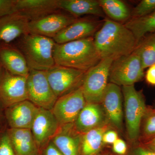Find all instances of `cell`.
<instances>
[{"instance_id":"obj_1","label":"cell","mask_w":155,"mask_h":155,"mask_svg":"<svg viewBox=\"0 0 155 155\" xmlns=\"http://www.w3.org/2000/svg\"><path fill=\"white\" fill-rule=\"evenodd\" d=\"M94 39L101 60H114L128 55L133 52L137 44L133 34L124 24L109 19L104 20Z\"/></svg>"},{"instance_id":"obj_2","label":"cell","mask_w":155,"mask_h":155,"mask_svg":"<svg viewBox=\"0 0 155 155\" xmlns=\"http://www.w3.org/2000/svg\"><path fill=\"white\" fill-rule=\"evenodd\" d=\"M54 58L56 65L87 72L101 61L93 37L55 44Z\"/></svg>"},{"instance_id":"obj_3","label":"cell","mask_w":155,"mask_h":155,"mask_svg":"<svg viewBox=\"0 0 155 155\" xmlns=\"http://www.w3.org/2000/svg\"><path fill=\"white\" fill-rule=\"evenodd\" d=\"M25 57L29 69L46 71L55 65L53 38L28 33L12 43Z\"/></svg>"},{"instance_id":"obj_4","label":"cell","mask_w":155,"mask_h":155,"mask_svg":"<svg viewBox=\"0 0 155 155\" xmlns=\"http://www.w3.org/2000/svg\"><path fill=\"white\" fill-rule=\"evenodd\" d=\"M122 91L126 135L130 144H133L139 142L142 120L147 106L142 93L134 85L122 86Z\"/></svg>"},{"instance_id":"obj_5","label":"cell","mask_w":155,"mask_h":155,"mask_svg":"<svg viewBox=\"0 0 155 155\" xmlns=\"http://www.w3.org/2000/svg\"><path fill=\"white\" fill-rule=\"evenodd\" d=\"M144 76V69L138 56L133 52L112 62L109 72L110 83L118 86L134 85Z\"/></svg>"},{"instance_id":"obj_6","label":"cell","mask_w":155,"mask_h":155,"mask_svg":"<svg viewBox=\"0 0 155 155\" xmlns=\"http://www.w3.org/2000/svg\"><path fill=\"white\" fill-rule=\"evenodd\" d=\"M114 60H101L85 73L81 87L87 103L101 104L107 86L110 67Z\"/></svg>"},{"instance_id":"obj_7","label":"cell","mask_w":155,"mask_h":155,"mask_svg":"<svg viewBox=\"0 0 155 155\" xmlns=\"http://www.w3.org/2000/svg\"><path fill=\"white\" fill-rule=\"evenodd\" d=\"M26 86L28 101L38 108L51 110L58 98L50 85L45 71L30 69Z\"/></svg>"},{"instance_id":"obj_8","label":"cell","mask_w":155,"mask_h":155,"mask_svg":"<svg viewBox=\"0 0 155 155\" xmlns=\"http://www.w3.org/2000/svg\"><path fill=\"white\" fill-rule=\"evenodd\" d=\"M45 72L50 85L58 98L81 87L86 72L56 64Z\"/></svg>"},{"instance_id":"obj_9","label":"cell","mask_w":155,"mask_h":155,"mask_svg":"<svg viewBox=\"0 0 155 155\" xmlns=\"http://www.w3.org/2000/svg\"><path fill=\"white\" fill-rule=\"evenodd\" d=\"M86 103L80 87L58 98L51 111L60 125L73 124Z\"/></svg>"},{"instance_id":"obj_10","label":"cell","mask_w":155,"mask_h":155,"mask_svg":"<svg viewBox=\"0 0 155 155\" xmlns=\"http://www.w3.org/2000/svg\"><path fill=\"white\" fill-rule=\"evenodd\" d=\"M26 81L27 78L11 74L2 67L0 72V103L6 108L28 100Z\"/></svg>"},{"instance_id":"obj_11","label":"cell","mask_w":155,"mask_h":155,"mask_svg":"<svg viewBox=\"0 0 155 155\" xmlns=\"http://www.w3.org/2000/svg\"><path fill=\"white\" fill-rule=\"evenodd\" d=\"M122 89L114 84L108 83L101 104L108 122L118 132L123 130L124 111Z\"/></svg>"},{"instance_id":"obj_12","label":"cell","mask_w":155,"mask_h":155,"mask_svg":"<svg viewBox=\"0 0 155 155\" xmlns=\"http://www.w3.org/2000/svg\"><path fill=\"white\" fill-rule=\"evenodd\" d=\"M61 11L29 22V33L53 38L78 18Z\"/></svg>"},{"instance_id":"obj_13","label":"cell","mask_w":155,"mask_h":155,"mask_svg":"<svg viewBox=\"0 0 155 155\" xmlns=\"http://www.w3.org/2000/svg\"><path fill=\"white\" fill-rule=\"evenodd\" d=\"M60 126L51 111L38 108L30 129L39 149L51 140Z\"/></svg>"},{"instance_id":"obj_14","label":"cell","mask_w":155,"mask_h":155,"mask_svg":"<svg viewBox=\"0 0 155 155\" xmlns=\"http://www.w3.org/2000/svg\"><path fill=\"white\" fill-rule=\"evenodd\" d=\"M102 24L94 19L77 18L53 39L56 43L61 44L92 37Z\"/></svg>"},{"instance_id":"obj_15","label":"cell","mask_w":155,"mask_h":155,"mask_svg":"<svg viewBox=\"0 0 155 155\" xmlns=\"http://www.w3.org/2000/svg\"><path fill=\"white\" fill-rule=\"evenodd\" d=\"M38 108L28 100L6 108L5 115L10 128L30 129Z\"/></svg>"},{"instance_id":"obj_16","label":"cell","mask_w":155,"mask_h":155,"mask_svg":"<svg viewBox=\"0 0 155 155\" xmlns=\"http://www.w3.org/2000/svg\"><path fill=\"white\" fill-rule=\"evenodd\" d=\"M60 11L58 0H16L14 8L29 22Z\"/></svg>"},{"instance_id":"obj_17","label":"cell","mask_w":155,"mask_h":155,"mask_svg":"<svg viewBox=\"0 0 155 155\" xmlns=\"http://www.w3.org/2000/svg\"><path fill=\"white\" fill-rule=\"evenodd\" d=\"M29 22L17 12L0 17V45L12 43L22 35L29 33Z\"/></svg>"},{"instance_id":"obj_18","label":"cell","mask_w":155,"mask_h":155,"mask_svg":"<svg viewBox=\"0 0 155 155\" xmlns=\"http://www.w3.org/2000/svg\"><path fill=\"white\" fill-rule=\"evenodd\" d=\"M0 63L11 74L25 78L29 75L30 69L25 57L13 44L0 45Z\"/></svg>"},{"instance_id":"obj_19","label":"cell","mask_w":155,"mask_h":155,"mask_svg":"<svg viewBox=\"0 0 155 155\" xmlns=\"http://www.w3.org/2000/svg\"><path fill=\"white\" fill-rule=\"evenodd\" d=\"M109 123L101 104L86 103L74 123L75 130L80 134Z\"/></svg>"},{"instance_id":"obj_20","label":"cell","mask_w":155,"mask_h":155,"mask_svg":"<svg viewBox=\"0 0 155 155\" xmlns=\"http://www.w3.org/2000/svg\"><path fill=\"white\" fill-rule=\"evenodd\" d=\"M81 136L73 124L61 125L51 141L63 155H79Z\"/></svg>"},{"instance_id":"obj_21","label":"cell","mask_w":155,"mask_h":155,"mask_svg":"<svg viewBox=\"0 0 155 155\" xmlns=\"http://www.w3.org/2000/svg\"><path fill=\"white\" fill-rule=\"evenodd\" d=\"M9 138L17 155H38L39 148L29 128H10Z\"/></svg>"},{"instance_id":"obj_22","label":"cell","mask_w":155,"mask_h":155,"mask_svg":"<svg viewBox=\"0 0 155 155\" xmlns=\"http://www.w3.org/2000/svg\"><path fill=\"white\" fill-rule=\"evenodd\" d=\"M61 10L67 11L76 18L84 15L104 17L105 14L98 1L96 0H58Z\"/></svg>"},{"instance_id":"obj_23","label":"cell","mask_w":155,"mask_h":155,"mask_svg":"<svg viewBox=\"0 0 155 155\" xmlns=\"http://www.w3.org/2000/svg\"><path fill=\"white\" fill-rule=\"evenodd\" d=\"M111 129L114 128L107 123L82 134L79 155H97L101 152L104 144L103 136Z\"/></svg>"},{"instance_id":"obj_24","label":"cell","mask_w":155,"mask_h":155,"mask_svg":"<svg viewBox=\"0 0 155 155\" xmlns=\"http://www.w3.org/2000/svg\"><path fill=\"white\" fill-rule=\"evenodd\" d=\"M100 6L110 19L121 23L131 18V12L128 6L120 0H99Z\"/></svg>"},{"instance_id":"obj_25","label":"cell","mask_w":155,"mask_h":155,"mask_svg":"<svg viewBox=\"0 0 155 155\" xmlns=\"http://www.w3.org/2000/svg\"><path fill=\"white\" fill-rule=\"evenodd\" d=\"M124 25L132 32L138 43L148 33L155 32V11L144 17L130 18Z\"/></svg>"},{"instance_id":"obj_26","label":"cell","mask_w":155,"mask_h":155,"mask_svg":"<svg viewBox=\"0 0 155 155\" xmlns=\"http://www.w3.org/2000/svg\"><path fill=\"white\" fill-rule=\"evenodd\" d=\"M133 52L139 58L143 69L155 64V32L145 35Z\"/></svg>"},{"instance_id":"obj_27","label":"cell","mask_w":155,"mask_h":155,"mask_svg":"<svg viewBox=\"0 0 155 155\" xmlns=\"http://www.w3.org/2000/svg\"><path fill=\"white\" fill-rule=\"evenodd\" d=\"M155 137V108L147 107L142 120L139 142Z\"/></svg>"},{"instance_id":"obj_28","label":"cell","mask_w":155,"mask_h":155,"mask_svg":"<svg viewBox=\"0 0 155 155\" xmlns=\"http://www.w3.org/2000/svg\"><path fill=\"white\" fill-rule=\"evenodd\" d=\"M155 11V0H142L132 10L131 18L144 17Z\"/></svg>"},{"instance_id":"obj_29","label":"cell","mask_w":155,"mask_h":155,"mask_svg":"<svg viewBox=\"0 0 155 155\" xmlns=\"http://www.w3.org/2000/svg\"><path fill=\"white\" fill-rule=\"evenodd\" d=\"M0 155H17L9 138L7 130L0 133Z\"/></svg>"},{"instance_id":"obj_30","label":"cell","mask_w":155,"mask_h":155,"mask_svg":"<svg viewBox=\"0 0 155 155\" xmlns=\"http://www.w3.org/2000/svg\"><path fill=\"white\" fill-rule=\"evenodd\" d=\"M125 155H155V152L147 148L140 143L130 144Z\"/></svg>"},{"instance_id":"obj_31","label":"cell","mask_w":155,"mask_h":155,"mask_svg":"<svg viewBox=\"0 0 155 155\" xmlns=\"http://www.w3.org/2000/svg\"><path fill=\"white\" fill-rule=\"evenodd\" d=\"M16 0H0V17L14 13Z\"/></svg>"},{"instance_id":"obj_32","label":"cell","mask_w":155,"mask_h":155,"mask_svg":"<svg viewBox=\"0 0 155 155\" xmlns=\"http://www.w3.org/2000/svg\"><path fill=\"white\" fill-rule=\"evenodd\" d=\"M112 150L116 155H125L127 152L128 147L125 142L119 137L112 144Z\"/></svg>"},{"instance_id":"obj_33","label":"cell","mask_w":155,"mask_h":155,"mask_svg":"<svg viewBox=\"0 0 155 155\" xmlns=\"http://www.w3.org/2000/svg\"><path fill=\"white\" fill-rule=\"evenodd\" d=\"M38 155H63L52 143L50 141L41 148Z\"/></svg>"},{"instance_id":"obj_34","label":"cell","mask_w":155,"mask_h":155,"mask_svg":"<svg viewBox=\"0 0 155 155\" xmlns=\"http://www.w3.org/2000/svg\"><path fill=\"white\" fill-rule=\"evenodd\" d=\"M118 138V131L114 129H111L104 134L103 141L104 144H113Z\"/></svg>"},{"instance_id":"obj_35","label":"cell","mask_w":155,"mask_h":155,"mask_svg":"<svg viewBox=\"0 0 155 155\" xmlns=\"http://www.w3.org/2000/svg\"><path fill=\"white\" fill-rule=\"evenodd\" d=\"M145 78L148 84L155 86V64L149 67L146 73Z\"/></svg>"},{"instance_id":"obj_36","label":"cell","mask_w":155,"mask_h":155,"mask_svg":"<svg viewBox=\"0 0 155 155\" xmlns=\"http://www.w3.org/2000/svg\"><path fill=\"white\" fill-rule=\"evenodd\" d=\"M140 143L147 148L155 152V137L146 141Z\"/></svg>"},{"instance_id":"obj_37","label":"cell","mask_w":155,"mask_h":155,"mask_svg":"<svg viewBox=\"0 0 155 155\" xmlns=\"http://www.w3.org/2000/svg\"><path fill=\"white\" fill-rule=\"evenodd\" d=\"M97 155H117L115 153H112L107 152H100Z\"/></svg>"},{"instance_id":"obj_38","label":"cell","mask_w":155,"mask_h":155,"mask_svg":"<svg viewBox=\"0 0 155 155\" xmlns=\"http://www.w3.org/2000/svg\"><path fill=\"white\" fill-rule=\"evenodd\" d=\"M2 65H1V63H0V72H1V70H2Z\"/></svg>"}]
</instances>
